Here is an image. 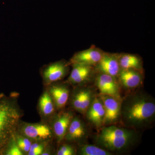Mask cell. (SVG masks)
<instances>
[{
    "label": "cell",
    "instance_id": "obj_1",
    "mask_svg": "<svg viewBox=\"0 0 155 155\" xmlns=\"http://www.w3.org/2000/svg\"><path fill=\"white\" fill-rule=\"evenodd\" d=\"M139 88L121 99L120 124L141 133L153 126L155 101L152 96Z\"/></svg>",
    "mask_w": 155,
    "mask_h": 155
},
{
    "label": "cell",
    "instance_id": "obj_2",
    "mask_svg": "<svg viewBox=\"0 0 155 155\" xmlns=\"http://www.w3.org/2000/svg\"><path fill=\"white\" fill-rule=\"evenodd\" d=\"M140 132L116 125L104 126L99 129L96 144L114 155L129 153L140 143Z\"/></svg>",
    "mask_w": 155,
    "mask_h": 155
},
{
    "label": "cell",
    "instance_id": "obj_3",
    "mask_svg": "<svg viewBox=\"0 0 155 155\" xmlns=\"http://www.w3.org/2000/svg\"><path fill=\"white\" fill-rule=\"evenodd\" d=\"M20 116L11 102L5 99L0 101V155L4 154L14 136Z\"/></svg>",
    "mask_w": 155,
    "mask_h": 155
},
{
    "label": "cell",
    "instance_id": "obj_4",
    "mask_svg": "<svg viewBox=\"0 0 155 155\" xmlns=\"http://www.w3.org/2000/svg\"><path fill=\"white\" fill-rule=\"evenodd\" d=\"M75 87L70 97V106L84 116L87 110L99 94L97 89L94 85L91 84Z\"/></svg>",
    "mask_w": 155,
    "mask_h": 155
},
{
    "label": "cell",
    "instance_id": "obj_5",
    "mask_svg": "<svg viewBox=\"0 0 155 155\" xmlns=\"http://www.w3.org/2000/svg\"><path fill=\"white\" fill-rule=\"evenodd\" d=\"M90 134L88 123L78 117L73 116L64 140L76 142L80 145L87 143Z\"/></svg>",
    "mask_w": 155,
    "mask_h": 155
},
{
    "label": "cell",
    "instance_id": "obj_6",
    "mask_svg": "<svg viewBox=\"0 0 155 155\" xmlns=\"http://www.w3.org/2000/svg\"><path fill=\"white\" fill-rule=\"evenodd\" d=\"M67 82L75 87L91 84L94 81L97 71L94 67L74 64Z\"/></svg>",
    "mask_w": 155,
    "mask_h": 155
},
{
    "label": "cell",
    "instance_id": "obj_7",
    "mask_svg": "<svg viewBox=\"0 0 155 155\" xmlns=\"http://www.w3.org/2000/svg\"><path fill=\"white\" fill-rule=\"evenodd\" d=\"M70 65L69 62L61 60L45 66L41 70L44 83L49 85L64 78L69 73Z\"/></svg>",
    "mask_w": 155,
    "mask_h": 155
},
{
    "label": "cell",
    "instance_id": "obj_8",
    "mask_svg": "<svg viewBox=\"0 0 155 155\" xmlns=\"http://www.w3.org/2000/svg\"><path fill=\"white\" fill-rule=\"evenodd\" d=\"M94 84L100 94L109 95L121 99L118 78L110 75L97 72Z\"/></svg>",
    "mask_w": 155,
    "mask_h": 155
},
{
    "label": "cell",
    "instance_id": "obj_9",
    "mask_svg": "<svg viewBox=\"0 0 155 155\" xmlns=\"http://www.w3.org/2000/svg\"><path fill=\"white\" fill-rule=\"evenodd\" d=\"M99 95L105 112L104 126L120 124L121 99L109 95L99 94Z\"/></svg>",
    "mask_w": 155,
    "mask_h": 155
},
{
    "label": "cell",
    "instance_id": "obj_10",
    "mask_svg": "<svg viewBox=\"0 0 155 155\" xmlns=\"http://www.w3.org/2000/svg\"><path fill=\"white\" fill-rule=\"evenodd\" d=\"M105 114L104 104L98 94L87 110L84 116L88 124L99 130L104 126Z\"/></svg>",
    "mask_w": 155,
    "mask_h": 155
},
{
    "label": "cell",
    "instance_id": "obj_11",
    "mask_svg": "<svg viewBox=\"0 0 155 155\" xmlns=\"http://www.w3.org/2000/svg\"><path fill=\"white\" fill-rule=\"evenodd\" d=\"M104 52L95 46L78 52L73 55L69 63L95 67L102 58Z\"/></svg>",
    "mask_w": 155,
    "mask_h": 155
},
{
    "label": "cell",
    "instance_id": "obj_12",
    "mask_svg": "<svg viewBox=\"0 0 155 155\" xmlns=\"http://www.w3.org/2000/svg\"><path fill=\"white\" fill-rule=\"evenodd\" d=\"M117 78L124 88L133 91L142 84L143 72L134 69H121Z\"/></svg>",
    "mask_w": 155,
    "mask_h": 155
},
{
    "label": "cell",
    "instance_id": "obj_13",
    "mask_svg": "<svg viewBox=\"0 0 155 155\" xmlns=\"http://www.w3.org/2000/svg\"><path fill=\"white\" fill-rule=\"evenodd\" d=\"M94 67L97 72L104 73L117 78L121 69L119 54L104 52L101 61Z\"/></svg>",
    "mask_w": 155,
    "mask_h": 155
},
{
    "label": "cell",
    "instance_id": "obj_14",
    "mask_svg": "<svg viewBox=\"0 0 155 155\" xmlns=\"http://www.w3.org/2000/svg\"><path fill=\"white\" fill-rule=\"evenodd\" d=\"M25 137L35 141H43L51 138L52 132L48 126L42 124H25L21 129Z\"/></svg>",
    "mask_w": 155,
    "mask_h": 155
},
{
    "label": "cell",
    "instance_id": "obj_15",
    "mask_svg": "<svg viewBox=\"0 0 155 155\" xmlns=\"http://www.w3.org/2000/svg\"><path fill=\"white\" fill-rule=\"evenodd\" d=\"M73 114L71 112H63L58 114L53 123V131L58 143L64 140Z\"/></svg>",
    "mask_w": 155,
    "mask_h": 155
},
{
    "label": "cell",
    "instance_id": "obj_16",
    "mask_svg": "<svg viewBox=\"0 0 155 155\" xmlns=\"http://www.w3.org/2000/svg\"><path fill=\"white\" fill-rule=\"evenodd\" d=\"M49 94L57 109L60 110L65 107L69 96V91L67 84H60L52 85L50 88Z\"/></svg>",
    "mask_w": 155,
    "mask_h": 155
},
{
    "label": "cell",
    "instance_id": "obj_17",
    "mask_svg": "<svg viewBox=\"0 0 155 155\" xmlns=\"http://www.w3.org/2000/svg\"><path fill=\"white\" fill-rule=\"evenodd\" d=\"M121 69H132L143 72V62L139 56L128 54H119Z\"/></svg>",
    "mask_w": 155,
    "mask_h": 155
},
{
    "label": "cell",
    "instance_id": "obj_18",
    "mask_svg": "<svg viewBox=\"0 0 155 155\" xmlns=\"http://www.w3.org/2000/svg\"><path fill=\"white\" fill-rule=\"evenodd\" d=\"M39 107L40 111L43 116H51L54 113L55 105L49 93L45 92L41 97Z\"/></svg>",
    "mask_w": 155,
    "mask_h": 155
},
{
    "label": "cell",
    "instance_id": "obj_19",
    "mask_svg": "<svg viewBox=\"0 0 155 155\" xmlns=\"http://www.w3.org/2000/svg\"><path fill=\"white\" fill-rule=\"evenodd\" d=\"M78 153L81 155H113V153L96 145L85 143L80 145Z\"/></svg>",
    "mask_w": 155,
    "mask_h": 155
},
{
    "label": "cell",
    "instance_id": "obj_20",
    "mask_svg": "<svg viewBox=\"0 0 155 155\" xmlns=\"http://www.w3.org/2000/svg\"><path fill=\"white\" fill-rule=\"evenodd\" d=\"M15 140L17 146L22 152L28 153L32 144L30 140L27 137L18 135Z\"/></svg>",
    "mask_w": 155,
    "mask_h": 155
},
{
    "label": "cell",
    "instance_id": "obj_21",
    "mask_svg": "<svg viewBox=\"0 0 155 155\" xmlns=\"http://www.w3.org/2000/svg\"><path fill=\"white\" fill-rule=\"evenodd\" d=\"M11 138L6 148L4 154L6 155H22L23 153L18 147L14 137Z\"/></svg>",
    "mask_w": 155,
    "mask_h": 155
},
{
    "label": "cell",
    "instance_id": "obj_22",
    "mask_svg": "<svg viewBox=\"0 0 155 155\" xmlns=\"http://www.w3.org/2000/svg\"><path fill=\"white\" fill-rule=\"evenodd\" d=\"M76 150L72 146L64 144L58 150V155H74L76 154Z\"/></svg>",
    "mask_w": 155,
    "mask_h": 155
},
{
    "label": "cell",
    "instance_id": "obj_23",
    "mask_svg": "<svg viewBox=\"0 0 155 155\" xmlns=\"http://www.w3.org/2000/svg\"><path fill=\"white\" fill-rule=\"evenodd\" d=\"M44 146L40 143H34L31 144L30 150L28 153V155H41L43 153Z\"/></svg>",
    "mask_w": 155,
    "mask_h": 155
}]
</instances>
